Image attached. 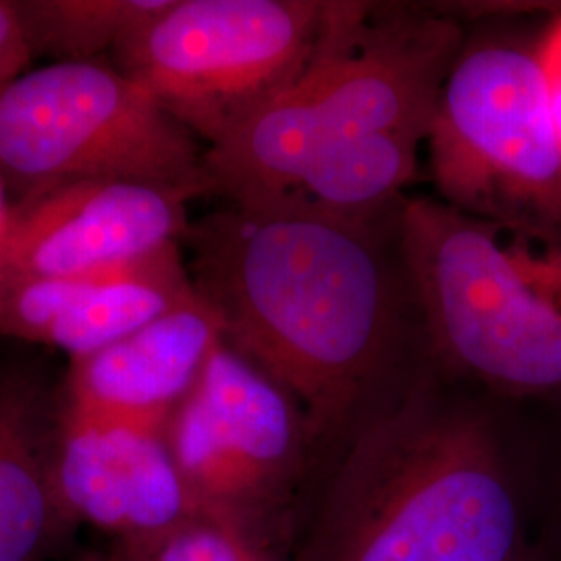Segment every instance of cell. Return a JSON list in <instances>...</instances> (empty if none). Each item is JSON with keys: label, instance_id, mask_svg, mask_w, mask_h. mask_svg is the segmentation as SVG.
I'll use <instances>...</instances> for the list:
<instances>
[{"label": "cell", "instance_id": "cell-1", "mask_svg": "<svg viewBox=\"0 0 561 561\" xmlns=\"http://www.w3.org/2000/svg\"><path fill=\"white\" fill-rule=\"evenodd\" d=\"M375 227L222 206L192 222L190 277L222 340L337 435L385 368L393 289Z\"/></svg>", "mask_w": 561, "mask_h": 561}, {"label": "cell", "instance_id": "cell-2", "mask_svg": "<svg viewBox=\"0 0 561 561\" xmlns=\"http://www.w3.org/2000/svg\"><path fill=\"white\" fill-rule=\"evenodd\" d=\"M539 549L493 419L421 382L356 433L298 561H524Z\"/></svg>", "mask_w": 561, "mask_h": 561}, {"label": "cell", "instance_id": "cell-3", "mask_svg": "<svg viewBox=\"0 0 561 561\" xmlns=\"http://www.w3.org/2000/svg\"><path fill=\"white\" fill-rule=\"evenodd\" d=\"M460 25L428 11L327 2L300 73L204 150L210 194L279 210L327 154L385 134L428 136Z\"/></svg>", "mask_w": 561, "mask_h": 561}, {"label": "cell", "instance_id": "cell-4", "mask_svg": "<svg viewBox=\"0 0 561 561\" xmlns=\"http://www.w3.org/2000/svg\"><path fill=\"white\" fill-rule=\"evenodd\" d=\"M398 231L443 364L503 398L561 400V222L491 221L412 198Z\"/></svg>", "mask_w": 561, "mask_h": 561}, {"label": "cell", "instance_id": "cell-5", "mask_svg": "<svg viewBox=\"0 0 561 561\" xmlns=\"http://www.w3.org/2000/svg\"><path fill=\"white\" fill-rule=\"evenodd\" d=\"M204 150L111 60H55L0 85V173L15 201L92 180L198 198L210 194Z\"/></svg>", "mask_w": 561, "mask_h": 561}, {"label": "cell", "instance_id": "cell-6", "mask_svg": "<svg viewBox=\"0 0 561 561\" xmlns=\"http://www.w3.org/2000/svg\"><path fill=\"white\" fill-rule=\"evenodd\" d=\"M194 512L291 549L310 454L296 400L225 340L164 424Z\"/></svg>", "mask_w": 561, "mask_h": 561}, {"label": "cell", "instance_id": "cell-7", "mask_svg": "<svg viewBox=\"0 0 561 561\" xmlns=\"http://www.w3.org/2000/svg\"><path fill=\"white\" fill-rule=\"evenodd\" d=\"M424 144L437 201L454 210L561 222V144L537 46L486 42L461 50Z\"/></svg>", "mask_w": 561, "mask_h": 561}, {"label": "cell", "instance_id": "cell-8", "mask_svg": "<svg viewBox=\"0 0 561 561\" xmlns=\"http://www.w3.org/2000/svg\"><path fill=\"white\" fill-rule=\"evenodd\" d=\"M327 2L171 0L108 57L204 148L300 73Z\"/></svg>", "mask_w": 561, "mask_h": 561}, {"label": "cell", "instance_id": "cell-9", "mask_svg": "<svg viewBox=\"0 0 561 561\" xmlns=\"http://www.w3.org/2000/svg\"><path fill=\"white\" fill-rule=\"evenodd\" d=\"M190 201L178 190L123 180L76 181L20 198L4 285L148 261L183 243Z\"/></svg>", "mask_w": 561, "mask_h": 561}, {"label": "cell", "instance_id": "cell-10", "mask_svg": "<svg viewBox=\"0 0 561 561\" xmlns=\"http://www.w3.org/2000/svg\"><path fill=\"white\" fill-rule=\"evenodd\" d=\"M53 484L65 518L140 542L192 518L194 505L162 431L60 408Z\"/></svg>", "mask_w": 561, "mask_h": 561}, {"label": "cell", "instance_id": "cell-11", "mask_svg": "<svg viewBox=\"0 0 561 561\" xmlns=\"http://www.w3.org/2000/svg\"><path fill=\"white\" fill-rule=\"evenodd\" d=\"M221 341V321L198 294L129 337L71 362L62 408L164 431Z\"/></svg>", "mask_w": 561, "mask_h": 561}, {"label": "cell", "instance_id": "cell-12", "mask_svg": "<svg viewBox=\"0 0 561 561\" xmlns=\"http://www.w3.org/2000/svg\"><path fill=\"white\" fill-rule=\"evenodd\" d=\"M55 428L30 379H0V561H38L65 520L53 484Z\"/></svg>", "mask_w": 561, "mask_h": 561}, {"label": "cell", "instance_id": "cell-13", "mask_svg": "<svg viewBox=\"0 0 561 561\" xmlns=\"http://www.w3.org/2000/svg\"><path fill=\"white\" fill-rule=\"evenodd\" d=\"M194 298L198 291L181 256V245H173L148 261L92 275L78 300L50 324L41 343L80 360Z\"/></svg>", "mask_w": 561, "mask_h": 561}, {"label": "cell", "instance_id": "cell-14", "mask_svg": "<svg viewBox=\"0 0 561 561\" xmlns=\"http://www.w3.org/2000/svg\"><path fill=\"white\" fill-rule=\"evenodd\" d=\"M171 0H15L32 55L92 60L111 55Z\"/></svg>", "mask_w": 561, "mask_h": 561}, {"label": "cell", "instance_id": "cell-15", "mask_svg": "<svg viewBox=\"0 0 561 561\" xmlns=\"http://www.w3.org/2000/svg\"><path fill=\"white\" fill-rule=\"evenodd\" d=\"M32 59L15 0H0V85L21 76Z\"/></svg>", "mask_w": 561, "mask_h": 561}, {"label": "cell", "instance_id": "cell-16", "mask_svg": "<svg viewBox=\"0 0 561 561\" xmlns=\"http://www.w3.org/2000/svg\"><path fill=\"white\" fill-rule=\"evenodd\" d=\"M537 55L541 62L556 134L561 144V18L553 21L545 32L542 41L537 44Z\"/></svg>", "mask_w": 561, "mask_h": 561}, {"label": "cell", "instance_id": "cell-17", "mask_svg": "<svg viewBox=\"0 0 561 561\" xmlns=\"http://www.w3.org/2000/svg\"><path fill=\"white\" fill-rule=\"evenodd\" d=\"M11 229H13V201H11L9 185L0 173V294H2V287H4Z\"/></svg>", "mask_w": 561, "mask_h": 561}, {"label": "cell", "instance_id": "cell-18", "mask_svg": "<svg viewBox=\"0 0 561 561\" xmlns=\"http://www.w3.org/2000/svg\"><path fill=\"white\" fill-rule=\"evenodd\" d=\"M524 561H551V556H549V553H547V551H545V549L541 547V549H539L535 556H530L528 560Z\"/></svg>", "mask_w": 561, "mask_h": 561}]
</instances>
